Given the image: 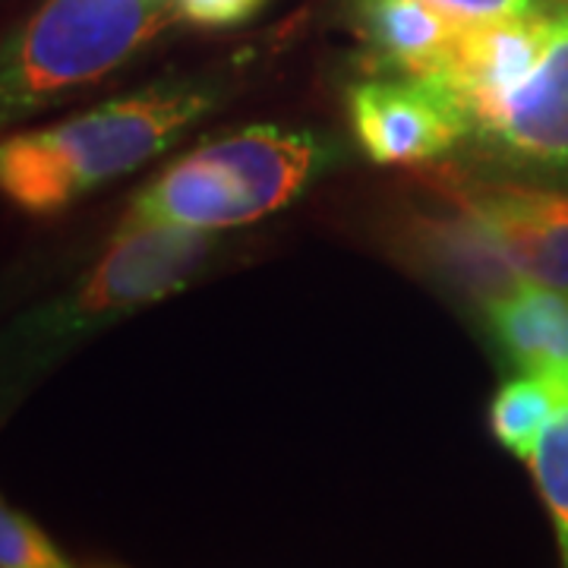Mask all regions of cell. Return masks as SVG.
<instances>
[{"mask_svg": "<svg viewBox=\"0 0 568 568\" xmlns=\"http://www.w3.org/2000/svg\"><path fill=\"white\" fill-rule=\"evenodd\" d=\"M215 104V82L164 80L54 126L0 136V196L29 215H54L162 155Z\"/></svg>", "mask_w": 568, "mask_h": 568, "instance_id": "1", "label": "cell"}, {"mask_svg": "<svg viewBox=\"0 0 568 568\" xmlns=\"http://www.w3.org/2000/svg\"><path fill=\"white\" fill-rule=\"evenodd\" d=\"M212 253L209 231L123 222L104 256L58 301L32 310L0 338V405L85 335L159 304L190 282Z\"/></svg>", "mask_w": 568, "mask_h": 568, "instance_id": "2", "label": "cell"}, {"mask_svg": "<svg viewBox=\"0 0 568 568\" xmlns=\"http://www.w3.org/2000/svg\"><path fill=\"white\" fill-rule=\"evenodd\" d=\"M174 17V0H44L0 39V133L118 73Z\"/></svg>", "mask_w": 568, "mask_h": 568, "instance_id": "3", "label": "cell"}, {"mask_svg": "<svg viewBox=\"0 0 568 568\" xmlns=\"http://www.w3.org/2000/svg\"><path fill=\"white\" fill-rule=\"evenodd\" d=\"M328 159V142L310 130L246 126L171 164L136 196L126 219L209 234L260 222L294 203Z\"/></svg>", "mask_w": 568, "mask_h": 568, "instance_id": "4", "label": "cell"}, {"mask_svg": "<svg viewBox=\"0 0 568 568\" xmlns=\"http://www.w3.org/2000/svg\"><path fill=\"white\" fill-rule=\"evenodd\" d=\"M347 111L361 149L379 164L429 162L470 136L446 85L420 77L361 82L351 89Z\"/></svg>", "mask_w": 568, "mask_h": 568, "instance_id": "5", "label": "cell"}, {"mask_svg": "<svg viewBox=\"0 0 568 568\" xmlns=\"http://www.w3.org/2000/svg\"><path fill=\"white\" fill-rule=\"evenodd\" d=\"M556 7L530 17H508V20L465 22L452 58L433 80L446 85L448 95L462 104L470 136L484 133L506 99L528 80V73L540 63L552 36Z\"/></svg>", "mask_w": 568, "mask_h": 568, "instance_id": "6", "label": "cell"}, {"mask_svg": "<svg viewBox=\"0 0 568 568\" xmlns=\"http://www.w3.org/2000/svg\"><path fill=\"white\" fill-rule=\"evenodd\" d=\"M474 140L506 164L568 181V0L556 10L540 63Z\"/></svg>", "mask_w": 568, "mask_h": 568, "instance_id": "7", "label": "cell"}, {"mask_svg": "<svg viewBox=\"0 0 568 568\" xmlns=\"http://www.w3.org/2000/svg\"><path fill=\"white\" fill-rule=\"evenodd\" d=\"M458 205L493 234L525 282L568 294V193L525 183H474Z\"/></svg>", "mask_w": 568, "mask_h": 568, "instance_id": "8", "label": "cell"}, {"mask_svg": "<svg viewBox=\"0 0 568 568\" xmlns=\"http://www.w3.org/2000/svg\"><path fill=\"white\" fill-rule=\"evenodd\" d=\"M493 338L521 373L556 376L568 386V294L521 282L487 304Z\"/></svg>", "mask_w": 568, "mask_h": 568, "instance_id": "9", "label": "cell"}, {"mask_svg": "<svg viewBox=\"0 0 568 568\" xmlns=\"http://www.w3.org/2000/svg\"><path fill=\"white\" fill-rule=\"evenodd\" d=\"M361 29L386 67L402 77L433 80L452 58L465 22L429 0H361Z\"/></svg>", "mask_w": 568, "mask_h": 568, "instance_id": "10", "label": "cell"}, {"mask_svg": "<svg viewBox=\"0 0 568 568\" xmlns=\"http://www.w3.org/2000/svg\"><path fill=\"white\" fill-rule=\"evenodd\" d=\"M568 405V386L556 376L521 373L496 392L489 405L493 436L515 458H530L540 433Z\"/></svg>", "mask_w": 568, "mask_h": 568, "instance_id": "11", "label": "cell"}, {"mask_svg": "<svg viewBox=\"0 0 568 568\" xmlns=\"http://www.w3.org/2000/svg\"><path fill=\"white\" fill-rule=\"evenodd\" d=\"M528 462L556 530L562 562L568 566V405L540 433Z\"/></svg>", "mask_w": 568, "mask_h": 568, "instance_id": "12", "label": "cell"}, {"mask_svg": "<svg viewBox=\"0 0 568 568\" xmlns=\"http://www.w3.org/2000/svg\"><path fill=\"white\" fill-rule=\"evenodd\" d=\"M0 566L63 568L70 566V559H63L61 549L48 540V534L32 518H26L0 499Z\"/></svg>", "mask_w": 568, "mask_h": 568, "instance_id": "13", "label": "cell"}, {"mask_svg": "<svg viewBox=\"0 0 568 568\" xmlns=\"http://www.w3.org/2000/svg\"><path fill=\"white\" fill-rule=\"evenodd\" d=\"M429 3L458 22H489L544 13L549 7H556L559 0H429Z\"/></svg>", "mask_w": 568, "mask_h": 568, "instance_id": "14", "label": "cell"}, {"mask_svg": "<svg viewBox=\"0 0 568 568\" xmlns=\"http://www.w3.org/2000/svg\"><path fill=\"white\" fill-rule=\"evenodd\" d=\"M265 7V0H174L178 17L193 26L224 29L253 20Z\"/></svg>", "mask_w": 568, "mask_h": 568, "instance_id": "15", "label": "cell"}]
</instances>
